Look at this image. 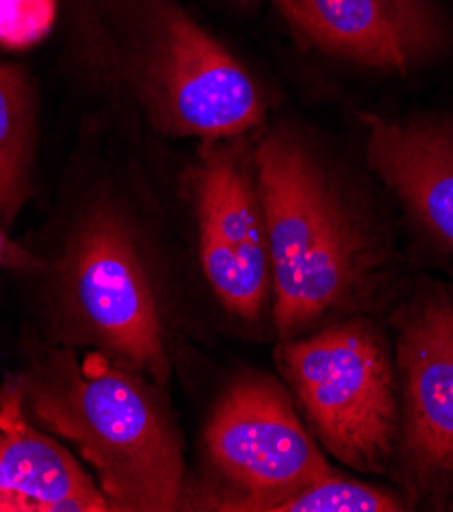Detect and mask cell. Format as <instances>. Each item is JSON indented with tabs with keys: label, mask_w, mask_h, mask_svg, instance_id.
<instances>
[{
	"label": "cell",
	"mask_w": 453,
	"mask_h": 512,
	"mask_svg": "<svg viewBox=\"0 0 453 512\" xmlns=\"http://www.w3.org/2000/svg\"><path fill=\"white\" fill-rule=\"evenodd\" d=\"M19 380L27 411L80 451L111 510L178 508L184 474L178 435L141 374L100 351L78 357L68 347H47Z\"/></svg>",
	"instance_id": "cell-1"
},
{
	"label": "cell",
	"mask_w": 453,
	"mask_h": 512,
	"mask_svg": "<svg viewBox=\"0 0 453 512\" xmlns=\"http://www.w3.org/2000/svg\"><path fill=\"white\" fill-rule=\"evenodd\" d=\"M256 166L274 325L290 339L358 294L370 249L337 188L296 137L280 131L264 137Z\"/></svg>",
	"instance_id": "cell-2"
},
{
	"label": "cell",
	"mask_w": 453,
	"mask_h": 512,
	"mask_svg": "<svg viewBox=\"0 0 453 512\" xmlns=\"http://www.w3.org/2000/svg\"><path fill=\"white\" fill-rule=\"evenodd\" d=\"M276 360L325 449L354 470H384L400 408L380 331L358 319L335 323L282 343Z\"/></svg>",
	"instance_id": "cell-3"
},
{
	"label": "cell",
	"mask_w": 453,
	"mask_h": 512,
	"mask_svg": "<svg viewBox=\"0 0 453 512\" xmlns=\"http://www.w3.org/2000/svg\"><path fill=\"white\" fill-rule=\"evenodd\" d=\"M133 76L164 131L223 139L256 127L264 98L243 66L174 0H129Z\"/></svg>",
	"instance_id": "cell-4"
},
{
	"label": "cell",
	"mask_w": 453,
	"mask_h": 512,
	"mask_svg": "<svg viewBox=\"0 0 453 512\" xmlns=\"http://www.w3.org/2000/svg\"><path fill=\"white\" fill-rule=\"evenodd\" d=\"M60 272L64 313L78 337L113 364L166 384L162 319L127 223L107 207L88 213L70 237Z\"/></svg>",
	"instance_id": "cell-5"
},
{
	"label": "cell",
	"mask_w": 453,
	"mask_h": 512,
	"mask_svg": "<svg viewBox=\"0 0 453 512\" xmlns=\"http://www.w3.org/2000/svg\"><path fill=\"white\" fill-rule=\"evenodd\" d=\"M205 449L231 492L209 506L215 510L274 512L333 474L288 394L266 376H245L229 386L209 419Z\"/></svg>",
	"instance_id": "cell-6"
},
{
	"label": "cell",
	"mask_w": 453,
	"mask_h": 512,
	"mask_svg": "<svg viewBox=\"0 0 453 512\" xmlns=\"http://www.w3.org/2000/svg\"><path fill=\"white\" fill-rule=\"evenodd\" d=\"M203 272L225 309L239 319L262 315L270 290V255L260 198L235 153L205 151L198 172Z\"/></svg>",
	"instance_id": "cell-7"
},
{
	"label": "cell",
	"mask_w": 453,
	"mask_h": 512,
	"mask_svg": "<svg viewBox=\"0 0 453 512\" xmlns=\"http://www.w3.org/2000/svg\"><path fill=\"white\" fill-rule=\"evenodd\" d=\"M315 47L386 72H407L437 54L445 21L431 0H274Z\"/></svg>",
	"instance_id": "cell-8"
},
{
	"label": "cell",
	"mask_w": 453,
	"mask_h": 512,
	"mask_svg": "<svg viewBox=\"0 0 453 512\" xmlns=\"http://www.w3.org/2000/svg\"><path fill=\"white\" fill-rule=\"evenodd\" d=\"M405 445L423 476L453 466V290L419 294L396 321Z\"/></svg>",
	"instance_id": "cell-9"
},
{
	"label": "cell",
	"mask_w": 453,
	"mask_h": 512,
	"mask_svg": "<svg viewBox=\"0 0 453 512\" xmlns=\"http://www.w3.org/2000/svg\"><path fill=\"white\" fill-rule=\"evenodd\" d=\"M0 488L21 512L111 510L74 455L29 423L19 376L0 386Z\"/></svg>",
	"instance_id": "cell-10"
},
{
	"label": "cell",
	"mask_w": 453,
	"mask_h": 512,
	"mask_svg": "<svg viewBox=\"0 0 453 512\" xmlns=\"http://www.w3.org/2000/svg\"><path fill=\"white\" fill-rule=\"evenodd\" d=\"M368 160L417 223L453 251V123L370 117Z\"/></svg>",
	"instance_id": "cell-11"
},
{
	"label": "cell",
	"mask_w": 453,
	"mask_h": 512,
	"mask_svg": "<svg viewBox=\"0 0 453 512\" xmlns=\"http://www.w3.org/2000/svg\"><path fill=\"white\" fill-rule=\"evenodd\" d=\"M35 100L27 74L0 64V221L13 225L31 194Z\"/></svg>",
	"instance_id": "cell-12"
},
{
	"label": "cell",
	"mask_w": 453,
	"mask_h": 512,
	"mask_svg": "<svg viewBox=\"0 0 453 512\" xmlns=\"http://www.w3.org/2000/svg\"><path fill=\"white\" fill-rule=\"evenodd\" d=\"M402 502L382 488L329 474L296 492L274 512H398Z\"/></svg>",
	"instance_id": "cell-13"
},
{
	"label": "cell",
	"mask_w": 453,
	"mask_h": 512,
	"mask_svg": "<svg viewBox=\"0 0 453 512\" xmlns=\"http://www.w3.org/2000/svg\"><path fill=\"white\" fill-rule=\"evenodd\" d=\"M58 0H0V47L29 49L56 23Z\"/></svg>",
	"instance_id": "cell-14"
},
{
	"label": "cell",
	"mask_w": 453,
	"mask_h": 512,
	"mask_svg": "<svg viewBox=\"0 0 453 512\" xmlns=\"http://www.w3.org/2000/svg\"><path fill=\"white\" fill-rule=\"evenodd\" d=\"M0 270L21 272V274H41L49 270V264L35 253L27 251L19 245L5 229V223L0 221Z\"/></svg>",
	"instance_id": "cell-15"
},
{
	"label": "cell",
	"mask_w": 453,
	"mask_h": 512,
	"mask_svg": "<svg viewBox=\"0 0 453 512\" xmlns=\"http://www.w3.org/2000/svg\"><path fill=\"white\" fill-rule=\"evenodd\" d=\"M0 512H21L19 504L3 488H0Z\"/></svg>",
	"instance_id": "cell-16"
},
{
	"label": "cell",
	"mask_w": 453,
	"mask_h": 512,
	"mask_svg": "<svg viewBox=\"0 0 453 512\" xmlns=\"http://www.w3.org/2000/svg\"><path fill=\"white\" fill-rule=\"evenodd\" d=\"M451 470H453V466H451Z\"/></svg>",
	"instance_id": "cell-17"
}]
</instances>
